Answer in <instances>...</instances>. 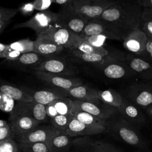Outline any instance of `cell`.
Returning <instances> with one entry per match:
<instances>
[{
	"instance_id": "cell-1",
	"label": "cell",
	"mask_w": 152,
	"mask_h": 152,
	"mask_svg": "<svg viewBox=\"0 0 152 152\" xmlns=\"http://www.w3.org/2000/svg\"><path fill=\"white\" fill-rule=\"evenodd\" d=\"M143 8L137 1L119 2L108 8L100 18L114 26L124 39L131 31L140 27Z\"/></svg>"
},
{
	"instance_id": "cell-2",
	"label": "cell",
	"mask_w": 152,
	"mask_h": 152,
	"mask_svg": "<svg viewBox=\"0 0 152 152\" xmlns=\"http://www.w3.org/2000/svg\"><path fill=\"white\" fill-rule=\"evenodd\" d=\"M112 132L125 143L140 150L148 151V145L138 128L122 117L112 122Z\"/></svg>"
},
{
	"instance_id": "cell-3",
	"label": "cell",
	"mask_w": 152,
	"mask_h": 152,
	"mask_svg": "<svg viewBox=\"0 0 152 152\" xmlns=\"http://www.w3.org/2000/svg\"><path fill=\"white\" fill-rule=\"evenodd\" d=\"M42 34L50 36L54 41L67 50L76 49L85 39L68 28L56 23L52 25Z\"/></svg>"
},
{
	"instance_id": "cell-4",
	"label": "cell",
	"mask_w": 152,
	"mask_h": 152,
	"mask_svg": "<svg viewBox=\"0 0 152 152\" xmlns=\"http://www.w3.org/2000/svg\"><path fill=\"white\" fill-rule=\"evenodd\" d=\"M125 97L144 110L152 104V80L131 84L126 89Z\"/></svg>"
},
{
	"instance_id": "cell-5",
	"label": "cell",
	"mask_w": 152,
	"mask_h": 152,
	"mask_svg": "<svg viewBox=\"0 0 152 152\" xmlns=\"http://www.w3.org/2000/svg\"><path fill=\"white\" fill-rule=\"evenodd\" d=\"M58 15L59 24L80 35L89 21L75 10L72 0L62 5Z\"/></svg>"
},
{
	"instance_id": "cell-6",
	"label": "cell",
	"mask_w": 152,
	"mask_h": 152,
	"mask_svg": "<svg viewBox=\"0 0 152 152\" xmlns=\"http://www.w3.org/2000/svg\"><path fill=\"white\" fill-rule=\"evenodd\" d=\"M75 10L88 20L96 19L110 7L119 2L107 0H72Z\"/></svg>"
},
{
	"instance_id": "cell-7",
	"label": "cell",
	"mask_w": 152,
	"mask_h": 152,
	"mask_svg": "<svg viewBox=\"0 0 152 152\" xmlns=\"http://www.w3.org/2000/svg\"><path fill=\"white\" fill-rule=\"evenodd\" d=\"M58 13L47 10L36 13L31 18L26 22L16 24L12 28H31L35 31L37 36H39L47 30L50 26L58 23Z\"/></svg>"
},
{
	"instance_id": "cell-8",
	"label": "cell",
	"mask_w": 152,
	"mask_h": 152,
	"mask_svg": "<svg viewBox=\"0 0 152 152\" xmlns=\"http://www.w3.org/2000/svg\"><path fill=\"white\" fill-rule=\"evenodd\" d=\"M72 109L90 113L95 116L107 119L119 113L118 109L100 100H72Z\"/></svg>"
},
{
	"instance_id": "cell-9",
	"label": "cell",
	"mask_w": 152,
	"mask_h": 152,
	"mask_svg": "<svg viewBox=\"0 0 152 152\" xmlns=\"http://www.w3.org/2000/svg\"><path fill=\"white\" fill-rule=\"evenodd\" d=\"M72 61L68 57L58 56L46 58L40 64L33 69L34 71L47 72L49 73L68 75L75 74L77 68L72 64Z\"/></svg>"
},
{
	"instance_id": "cell-10",
	"label": "cell",
	"mask_w": 152,
	"mask_h": 152,
	"mask_svg": "<svg viewBox=\"0 0 152 152\" xmlns=\"http://www.w3.org/2000/svg\"><path fill=\"white\" fill-rule=\"evenodd\" d=\"M95 34L105 36L108 39L124 40L121 33L114 26L100 18L89 20L80 36L84 38Z\"/></svg>"
},
{
	"instance_id": "cell-11",
	"label": "cell",
	"mask_w": 152,
	"mask_h": 152,
	"mask_svg": "<svg viewBox=\"0 0 152 152\" xmlns=\"http://www.w3.org/2000/svg\"><path fill=\"white\" fill-rule=\"evenodd\" d=\"M147 39L145 34L139 27L131 31L123 40V46L129 53L147 59L146 45Z\"/></svg>"
},
{
	"instance_id": "cell-12",
	"label": "cell",
	"mask_w": 152,
	"mask_h": 152,
	"mask_svg": "<svg viewBox=\"0 0 152 152\" xmlns=\"http://www.w3.org/2000/svg\"><path fill=\"white\" fill-rule=\"evenodd\" d=\"M61 132L52 125H37L30 131L17 136V142H46L52 136Z\"/></svg>"
},
{
	"instance_id": "cell-13",
	"label": "cell",
	"mask_w": 152,
	"mask_h": 152,
	"mask_svg": "<svg viewBox=\"0 0 152 152\" xmlns=\"http://www.w3.org/2000/svg\"><path fill=\"white\" fill-rule=\"evenodd\" d=\"M11 113L29 116L40 122L45 121L47 116H48L46 112V106L34 100L28 102L17 101L14 109Z\"/></svg>"
},
{
	"instance_id": "cell-14",
	"label": "cell",
	"mask_w": 152,
	"mask_h": 152,
	"mask_svg": "<svg viewBox=\"0 0 152 152\" xmlns=\"http://www.w3.org/2000/svg\"><path fill=\"white\" fill-rule=\"evenodd\" d=\"M118 111L121 117L138 129L144 126L146 124V118L141 111V109L125 97L122 106L118 109Z\"/></svg>"
},
{
	"instance_id": "cell-15",
	"label": "cell",
	"mask_w": 152,
	"mask_h": 152,
	"mask_svg": "<svg viewBox=\"0 0 152 152\" xmlns=\"http://www.w3.org/2000/svg\"><path fill=\"white\" fill-rule=\"evenodd\" d=\"M34 41V52L46 58L58 56L65 49L46 34L37 36L36 39Z\"/></svg>"
},
{
	"instance_id": "cell-16",
	"label": "cell",
	"mask_w": 152,
	"mask_h": 152,
	"mask_svg": "<svg viewBox=\"0 0 152 152\" xmlns=\"http://www.w3.org/2000/svg\"><path fill=\"white\" fill-rule=\"evenodd\" d=\"M34 74L37 78L64 90H68L82 84L78 78L65 77L62 75L37 71H34Z\"/></svg>"
},
{
	"instance_id": "cell-17",
	"label": "cell",
	"mask_w": 152,
	"mask_h": 152,
	"mask_svg": "<svg viewBox=\"0 0 152 152\" xmlns=\"http://www.w3.org/2000/svg\"><path fill=\"white\" fill-rule=\"evenodd\" d=\"M9 121L8 124L11 129L12 137L14 138L18 135L30 131L41 123L33 118L14 113H10Z\"/></svg>"
},
{
	"instance_id": "cell-18",
	"label": "cell",
	"mask_w": 152,
	"mask_h": 152,
	"mask_svg": "<svg viewBox=\"0 0 152 152\" xmlns=\"http://www.w3.org/2000/svg\"><path fill=\"white\" fill-rule=\"evenodd\" d=\"M125 62L141 79L152 80V62L131 53L127 54Z\"/></svg>"
},
{
	"instance_id": "cell-19",
	"label": "cell",
	"mask_w": 152,
	"mask_h": 152,
	"mask_svg": "<svg viewBox=\"0 0 152 152\" xmlns=\"http://www.w3.org/2000/svg\"><path fill=\"white\" fill-rule=\"evenodd\" d=\"M68 57L72 62L87 63L96 66L112 61H119L118 58L112 56H103L95 53H88L83 52L77 49L72 50H67Z\"/></svg>"
},
{
	"instance_id": "cell-20",
	"label": "cell",
	"mask_w": 152,
	"mask_h": 152,
	"mask_svg": "<svg viewBox=\"0 0 152 152\" xmlns=\"http://www.w3.org/2000/svg\"><path fill=\"white\" fill-rule=\"evenodd\" d=\"M99 67L102 69L104 74L109 78L118 79L128 75L137 76L125 61H109Z\"/></svg>"
},
{
	"instance_id": "cell-21",
	"label": "cell",
	"mask_w": 152,
	"mask_h": 152,
	"mask_svg": "<svg viewBox=\"0 0 152 152\" xmlns=\"http://www.w3.org/2000/svg\"><path fill=\"white\" fill-rule=\"evenodd\" d=\"M71 115L86 125L98 130L100 133L106 129L107 124L106 119L95 116L86 112L72 109Z\"/></svg>"
},
{
	"instance_id": "cell-22",
	"label": "cell",
	"mask_w": 152,
	"mask_h": 152,
	"mask_svg": "<svg viewBox=\"0 0 152 152\" xmlns=\"http://www.w3.org/2000/svg\"><path fill=\"white\" fill-rule=\"evenodd\" d=\"M65 133L70 137L93 135L100 134L98 130L86 125L74 117L70 121Z\"/></svg>"
},
{
	"instance_id": "cell-23",
	"label": "cell",
	"mask_w": 152,
	"mask_h": 152,
	"mask_svg": "<svg viewBox=\"0 0 152 152\" xmlns=\"http://www.w3.org/2000/svg\"><path fill=\"white\" fill-rule=\"evenodd\" d=\"M68 95L80 100H100L98 91L86 86L80 85L68 90Z\"/></svg>"
},
{
	"instance_id": "cell-24",
	"label": "cell",
	"mask_w": 152,
	"mask_h": 152,
	"mask_svg": "<svg viewBox=\"0 0 152 152\" xmlns=\"http://www.w3.org/2000/svg\"><path fill=\"white\" fill-rule=\"evenodd\" d=\"M68 95V90H64L62 91L39 90L35 91L31 96L35 102L47 105L57 99L66 97Z\"/></svg>"
},
{
	"instance_id": "cell-25",
	"label": "cell",
	"mask_w": 152,
	"mask_h": 152,
	"mask_svg": "<svg viewBox=\"0 0 152 152\" xmlns=\"http://www.w3.org/2000/svg\"><path fill=\"white\" fill-rule=\"evenodd\" d=\"M46 58L34 52L23 53L17 60L12 62L16 66L31 67L34 68L40 64Z\"/></svg>"
},
{
	"instance_id": "cell-26",
	"label": "cell",
	"mask_w": 152,
	"mask_h": 152,
	"mask_svg": "<svg viewBox=\"0 0 152 152\" xmlns=\"http://www.w3.org/2000/svg\"><path fill=\"white\" fill-rule=\"evenodd\" d=\"M69 135L64 132H59L52 136L47 142L50 152H62L69 145L71 140Z\"/></svg>"
},
{
	"instance_id": "cell-27",
	"label": "cell",
	"mask_w": 152,
	"mask_h": 152,
	"mask_svg": "<svg viewBox=\"0 0 152 152\" xmlns=\"http://www.w3.org/2000/svg\"><path fill=\"white\" fill-rule=\"evenodd\" d=\"M98 94L100 100L118 109L122 106L125 98L120 93L112 89L98 91Z\"/></svg>"
},
{
	"instance_id": "cell-28",
	"label": "cell",
	"mask_w": 152,
	"mask_h": 152,
	"mask_svg": "<svg viewBox=\"0 0 152 152\" xmlns=\"http://www.w3.org/2000/svg\"><path fill=\"white\" fill-rule=\"evenodd\" d=\"M77 144L86 147L91 152H120L112 145L100 141L80 140L77 141Z\"/></svg>"
},
{
	"instance_id": "cell-29",
	"label": "cell",
	"mask_w": 152,
	"mask_h": 152,
	"mask_svg": "<svg viewBox=\"0 0 152 152\" xmlns=\"http://www.w3.org/2000/svg\"><path fill=\"white\" fill-rule=\"evenodd\" d=\"M0 90L1 92L8 94L17 102H28L34 101L31 95L11 85L2 84L0 87Z\"/></svg>"
},
{
	"instance_id": "cell-30",
	"label": "cell",
	"mask_w": 152,
	"mask_h": 152,
	"mask_svg": "<svg viewBox=\"0 0 152 152\" xmlns=\"http://www.w3.org/2000/svg\"><path fill=\"white\" fill-rule=\"evenodd\" d=\"M17 144L23 152H50L46 142H17Z\"/></svg>"
},
{
	"instance_id": "cell-31",
	"label": "cell",
	"mask_w": 152,
	"mask_h": 152,
	"mask_svg": "<svg viewBox=\"0 0 152 152\" xmlns=\"http://www.w3.org/2000/svg\"><path fill=\"white\" fill-rule=\"evenodd\" d=\"M58 114L71 115L72 109V100L66 97H61L52 102Z\"/></svg>"
},
{
	"instance_id": "cell-32",
	"label": "cell",
	"mask_w": 152,
	"mask_h": 152,
	"mask_svg": "<svg viewBox=\"0 0 152 152\" xmlns=\"http://www.w3.org/2000/svg\"><path fill=\"white\" fill-rule=\"evenodd\" d=\"M10 46L12 49L18 50L22 53L32 52L34 51V41L28 39H22L11 43Z\"/></svg>"
},
{
	"instance_id": "cell-33",
	"label": "cell",
	"mask_w": 152,
	"mask_h": 152,
	"mask_svg": "<svg viewBox=\"0 0 152 152\" xmlns=\"http://www.w3.org/2000/svg\"><path fill=\"white\" fill-rule=\"evenodd\" d=\"M71 115H58L52 118L51 124L58 131L64 132H65L70 121L72 119Z\"/></svg>"
},
{
	"instance_id": "cell-34",
	"label": "cell",
	"mask_w": 152,
	"mask_h": 152,
	"mask_svg": "<svg viewBox=\"0 0 152 152\" xmlns=\"http://www.w3.org/2000/svg\"><path fill=\"white\" fill-rule=\"evenodd\" d=\"M16 100L7 94L1 91L0 93V109L2 111L11 113L14 109Z\"/></svg>"
},
{
	"instance_id": "cell-35",
	"label": "cell",
	"mask_w": 152,
	"mask_h": 152,
	"mask_svg": "<svg viewBox=\"0 0 152 152\" xmlns=\"http://www.w3.org/2000/svg\"><path fill=\"white\" fill-rule=\"evenodd\" d=\"M0 152H23L12 137L0 141Z\"/></svg>"
},
{
	"instance_id": "cell-36",
	"label": "cell",
	"mask_w": 152,
	"mask_h": 152,
	"mask_svg": "<svg viewBox=\"0 0 152 152\" xmlns=\"http://www.w3.org/2000/svg\"><path fill=\"white\" fill-rule=\"evenodd\" d=\"M84 39L90 45L96 47H104L106 41L108 38L103 35L95 34L85 37Z\"/></svg>"
},
{
	"instance_id": "cell-37",
	"label": "cell",
	"mask_w": 152,
	"mask_h": 152,
	"mask_svg": "<svg viewBox=\"0 0 152 152\" xmlns=\"http://www.w3.org/2000/svg\"><path fill=\"white\" fill-rule=\"evenodd\" d=\"M12 137V132L10 124L5 121H0V141Z\"/></svg>"
},
{
	"instance_id": "cell-38",
	"label": "cell",
	"mask_w": 152,
	"mask_h": 152,
	"mask_svg": "<svg viewBox=\"0 0 152 152\" xmlns=\"http://www.w3.org/2000/svg\"><path fill=\"white\" fill-rule=\"evenodd\" d=\"M18 12V8L11 9L1 7L0 8V20H11Z\"/></svg>"
},
{
	"instance_id": "cell-39",
	"label": "cell",
	"mask_w": 152,
	"mask_h": 152,
	"mask_svg": "<svg viewBox=\"0 0 152 152\" xmlns=\"http://www.w3.org/2000/svg\"><path fill=\"white\" fill-rule=\"evenodd\" d=\"M140 28L148 39H152V19L142 20Z\"/></svg>"
},
{
	"instance_id": "cell-40",
	"label": "cell",
	"mask_w": 152,
	"mask_h": 152,
	"mask_svg": "<svg viewBox=\"0 0 152 152\" xmlns=\"http://www.w3.org/2000/svg\"><path fill=\"white\" fill-rule=\"evenodd\" d=\"M33 2L36 10L43 11L47 10L53 1V0H33Z\"/></svg>"
},
{
	"instance_id": "cell-41",
	"label": "cell",
	"mask_w": 152,
	"mask_h": 152,
	"mask_svg": "<svg viewBox=\"0 0 152 152\" xmlns=\"http://www.w3.org/2000/svg\"><path fill=\"white\" fill-rule=\"evenodd\" d=\"M18 9L19 11L24 15H30L32 14L35 10L33 1L23 4Z\"/></svg>"
},
{
	"instance_id": "cell-42",
	"label": "cell",
	"mask_w": 152,
	"mask_h": 152,
	"mask_svg": "<svg viewBox=\"0 0 152 152\" xmlns=\"http://www.w3.org/2000/svg\"><path fill=\"white\" fill-rule=\"evenodd\" d=\"M22 54L23 53L18 50L11 49L8 52L5 59L8 61H14L17 60Z\"/></svg>"
},
{
	"instance_id": "cell-43",
	"label": "cell",
	"mask_w": 152,
	"mask_h": 152,
	"mask_svg": "<svg viewBox=\"0 0 152 152\" xmlns=\"http://www.w3.org/2000/svg\"><path fill=\"white\" fill-rule=\"evenodd\" d=\"M46 106V112L48 116L51 118L56 116V115H59L54 104L52 103V102H50V103L48 104Z\"/></svg>"
},
{
	"instance_id": "cell-44",
	"label": "cell",
	"mask_w": 152,
	"mask_h": 152,
	"mask_svg": "<svg viewBox=\"0 0 152 152\" xmlns=\"http://www.w3.org/2000/svg\"><path fill=\"white\" fill-rule=\"evenodd\" d=\"M12 49L10 48V45L4 44L2 43H0V57L1 58H6L7 55L10 50Z\"/></svg>"
},
{
	"instance_id": "cell-45",
	"label": "cell",
	"mask_w": 152,
	"mask_h": 152,
	"mask_svg": "<svg viewBox=\"0 0 152 152\" xmlns=\"http://www.w3.org/2000/svg\"><path fill=\"white\" fill-rule=\"evenodd\" d=\"M146 57L147 59L152 62V39H147L146 45Z\"/></svg>"
},
{
	"instance_id": "cell-46",
	"label": "cell",
	"mask_w": 152,
	"mask_h": 152,
	"mask_svg": "<svg viewBox=\"0 0 152 152\" xmlns=\"http://www.w3.org/2000/svg\"><path fill=\"white\" fill-rule=\"evenodd\" d=\"M145 19H152V8H144L142 20Z\"/></svg>"
},
{
	"instance_id": "cell-47",
	"label": "cell",
	"mask_w": 152,
	"mask_h": 152,
	"mask_svg": "<svg viewBox=\"0 0 152 152\" xmlns=\"http://www.w3.org/2000/svg\"><path fill=\"white\" fill-rule=\"evenodd\" d=\"M138 3L143 8H152V0H138Z\"/></svg>"
},
{
	"instance_id": "cell-48",
	"label": "cell",
	"mask_w": 152,
	"mask_h": 152,
	"mask_svg": "<svg viewBox=\"0 0 152 152\" xmlns=\"http://www.w3.org/2000/svg\"><path fill=\"white\" fill-rule=\"evenodd\" d=\"M10 20H0V34H2L10 24Z\"/></svg>"
},
{
	"instance_id": "cell-49",
	"label": "cell",
	"mask_w": 152,
	"mask_h": 152,
	"mask_svg": "<svg viewBox=\"0 0 152 152\" xmlns=\"http://www.w3.org/2000/svg\"><path fill=\"white\" fill-rule=\"evenodd\" d=\"M144 110L148 116L152 120V104L148 106L146 109H145Z\"/></svg>"
},
{
	"instance_id": "cell-50",
	"label": "cell",
	"mask_w": 152,
	"mask_h": 152,
	"mask_svg": "<svg viewBox=\"0 0 152 152\" xmlns=\"http://www.w3.org/2000/svg\"><path fill=\"white\" fill-rule=\"evenodd\" d=\"M70 1H71V0H53V3L61 5V6L66 4V3H68Z\"/></svg>"
},
{
	"instance_id": "cell-51",
	"label": "cell",
	"mask_w": 152,
	"mask_h": 152,
	"mask_svg": "<svg viewBox=\"0 0 152 152\" xmlns=\"http://www.w3.org/2000/svg\"><path fill=\"white\" fill-rule=\"evenodd\" d=\"M107 1H116V2H124V1H138V0H107Z\"/></svg>"
},
{
	"instance_id": "cell-52",
	"label": "cell",
	"mask_w": 152,
	"mask_h": 152,
	"mask_svg": "<svg viewBox=\"0 0 152 152\" xmlns=\"http://www.w3.org/2000/svg\"><path fill=\"white\" fill-rule=\"evenodd\" d=\"M138 152H147L146 150H140V151H138Z\"/></svg>"
}]
</instances>
